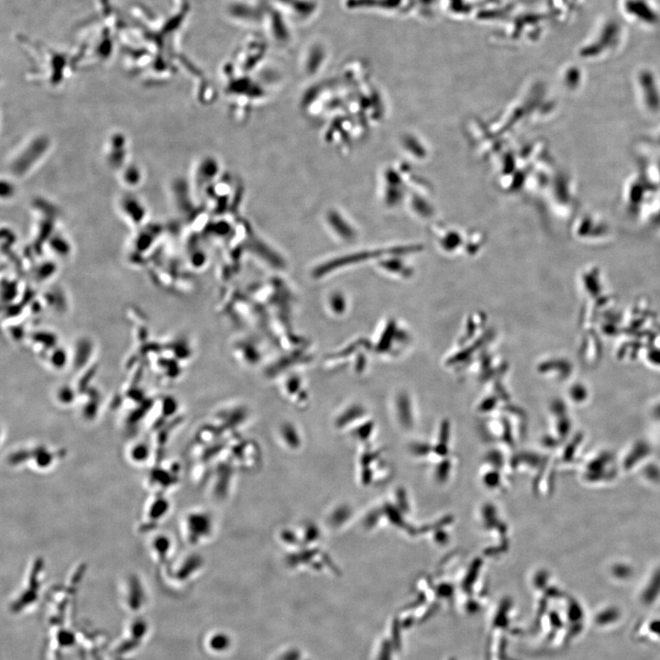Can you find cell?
I'll list each match as a JSON object with an SVG mask.
<instances>
[{
  "mask_svg": "<svg viewBox=\"0 0 660 660\" xmlns=\"http://www.w3.org/2000/svg\"><path fill=\"white\" fill-rule=\"evenodd\" d=\"M623 8L627 16L644 24L653 25L658 20V15L647 0H626Z\"/></svg>",
  "mask_w": 660,
  "mask_h": 660,
  "instance_id": "3957f363",
  "label": "cell"
},
{
  "mask_svg": "<svg viewBox=\"0 0 660 660\" xmlns=\"http://www.w3.org/2000/svg\"><path fill=\"white\" fill-rule=\"evenodd\" d=\"M129 25L110 0H98L95 11L76 29L80 48L104 57L122 43Z\"/></svg>",
  "mask_w": 660,
  "mask_h": 660,
  "instance_id": "6da1fadb",
  "label": "cell"
},
{
  "mask_svg": "<svg viewBox=\"0 0 660 660\" xmlns=\"http://www.w3.org/2000/svg\"><path fill=\"white\" fill-rule=\"evenodd\" d=\"M128 460L135 465H143L148 463L152 457L151 446L145 442L132 444L127 450Z\"/></svg>",
  "mask_w": 660,
  "mask_h": 660,
  "instance_id": "5b68a950",
  "label": "cell"
},
{
  "mask_svg": "<svg viewBox=\"0 0 660 660\" xmlns=\"http://www.w3.org/2000/svg\"><path fill=\"white\" fill-rule=\"evenodd\" d=\"M171 543L168 536L164 535L152 538L151 548L157 562L164 563L166 562L170 550H171Z\"/></svg>",
  "mask_w": 660,
  "mask_h": 660,
  "instance_id": "8992f818",
  "label": "cell"
},
{
  "mask_svg": "<svg viewBox=\"0 0 660 660\" xmlns=\"http://www.w3.org/2000/svg\"><path fill=\"white\" fill-rule=\"evenodd\" d=\"M226 645H227V639L223 638V636H218V638H215L212 641V647L214 645V647H218L220 648V650L225 647Z\"/></svg>",
  "mask_w": 660,
  "mask_h": 660,
  "instance_id": "52a82bcc",
  "label": "cell"
},
{
  "mask_svg": "<svg viewBox=\"0 0 660 660\" xmlns=\"http://www.w3.org/2000/svg\"><path fill=\"white\" fill-rule=\"evenodd\" d=\"M61 450H52L51 448L47 447V446H37V447H32L31 448H26V450H22L17 451L10 455V463L15 464V463L20 462L22 460V463L24 462H29V460H31L32 462L29 467L31 469H35V471H49L50 469L54 467L55 462L61 460ZM20 463V464H22Z\"/></svg>",
  "mask_w": 660,
  "mask_h": 660,
  "instance_id": "7a4b0ae2",
  "label": "cell"
},
{
  "mask_svg": "<svg viewBox=\"0 0 660 660\" xmlns=\"http://www.w3.org/2000/svg\"><path fill=\"white\" fill-rule=\"evenodd\" d=\"M169 501L163 497V494L156 495V497L152 499L146 507V520L148 519L149 523H158L163 520L164 516L169 513Z\"/></svg>",
  "mask_w": 660,
  "mask_h": 660,
  "instance_id": "277c9868",
  "label": "cell"
}]
</instances>
